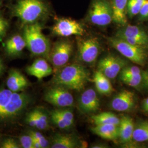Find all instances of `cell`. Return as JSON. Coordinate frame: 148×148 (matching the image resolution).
<instances>
[{
  "label": "cell",
  "mask_w": 148,
  "mask_h": 148,
  "mask_svg": "<svg viewBox=\"0 0 148 148\" xmlns=\"http://www.w3.org/2000/svg\"><path fill=\"white\" fill-rule=\"evenodd\" d=\"M51 13V8L45 0H18L11 8L12 16L17 17L23 26L40 23Z\"/></svg>",
  "instance_id": "1"
},
{
  "label": "cell",
  "mask_w": 148,
  "mask_h": 148,
  "mask_svg": "<svg viewBox=\"0 0 148 148\" xmlns=\"http://www.w3.org/2000/svg\"><path fill=\"white\" fill-rule=\"evenodd\" d=\"M89 81V71L79 64L65 65L56 73L52 79L54 85L77 91L84 90Z\"/></svg>",
  "instance_id": "2"
},
{
  "label": "cell",
  "mask_w": 148,
  "mask_h": 148,
  "mask_svg": "<svg viewBox=\"0 0 148 148\" xmlns=\"http://www.w3.org/2000/svg\"><path fill=\"white\" fill-rule=\"evenodd\" d=\"M23 36L27 47L34 56L49 59L51 46L49 40L42 32L41 23H36L24 26Z\"/></svg>",
  "instance_id": "3"
},
{
  "label": "cell",
  "mask_w": 148,
  "mask_h": 148,
  "mask_svg": "<svg viewBox=\"0 0 148 148\" xmlns=\"http://www.w3.org/2000/svg\"><path fill=\"white\" fill-rule=\"evenodd\" d=\"M108 41L112 47L133 63L143 66L148 62V47L133 45L115 36L108 37Z\"/></svg>",
  "instance_id": "4"
},
{
  "label": "cell",
  "mask_w": 148,
  "mask_h": 148,
  "mask_svg": "<svg viewBox=\"0 0 148 148\" xmlns=\"http://www.w3.org/2000/svg\"><path fill=\"white\" fill-rule=\"evenodd\" d=\"M86 19L98 27H106L112 22V11L110 0H92Z\"/></svg>",
  "instance_id": "5"
},
{
  "label": "cell",
  "mask_w": 148,
  "mask_h": 148,
  "mask_svg": "<svg viewBox=\"0 0 148 148\" xmlns=\"http://www.w3.org/2000/svg\"><path fill=\"white\" fill-rule=\"evenodd\" d=\"M32 101L30 95L25 92H14L11 100L0 111V122L14 119L24 111Z\"/></svg>",
  "instance_id": "6"
},
{
  "label": "cell",
  "mask_w": 148,
  "mask_h": 148,
  "mask_svg": "<svg viewBox=\"0 0 148 148\" xmlns=\"http://www.w3.org/2000/svg\"><path fill=\"white\" fill-rule=\"evenodd\" d=\"M73 43L68 39H61L54 43L48 60L52 64L55 73L68 63L73 52Z\"/></svg>",
  "instance_id": "7"
},
{
  "label": "cell",
  "mask_w": 148,
  "mask_h": 148,
  "mask_svg": "<svg viewBox=\"0 0 148 148\" xmlns=\"http://www.w3.org/2000/svg\"><path fill=\"white\" fill-rule=\"evenodd\" d=\"M101 50V43L97 37L77 38V55L81 62L87 64L95 63Z\"/></svg>",
  "instance_id": "8"
},
{
  "label": "cell",
  "mask_w": 148,
  "mask_h": 148,
  "mask_svg": "<svg viewBox=\"0 0 148 148\" xmlns=\"http://www.w3.org/2000/svg\"><path fill=\"white\" fill-rule=\"evenodd\" d=\"M52 34L62 37L76 35L82 36L85 34L83 25L77 21L68 18H56L55 23L51 28Z\"/></svg>",
  "instance_id": "9"
},
{
  "label": "cell",
  "mask_w": 148,
  "mask_h": 148,
  "mask_svg": "<svg viewBox=\"0 0 148 148\" xmlns=\"http://www.w3.org/2000/svg\"><path fill=\"white\" fill-rule=\"evenodd\" d=\"M115 36L133 45L148 48V32L140 26L127 24L120 27Z\"/></svg>",
  "instance_id": "10"
},
{
  "label": "cell",
  "mask_w": 148,
  "mask_h": 148,
  "mask_svg": "<svg viewBox=\"0 0 148 148\" xmlns=\"http://www.w3.org/2000/svg\"><path fill=\"white\" fill-rule=\"evenodd\" d=\"M44 100L59 108H69L74 105V97L69 89L58 85H54L47 90Z\"/></svg>",
  "instance_id": "11"
},
{
  "label": "cell",
  "mask_w": 148,
  "mask_h": 148,
  "mask_svg": "<svg viewBox=\"0 0 148 148\" xmlns=\"http://www.w3.org/2000/svg\"><path fill=\"white\" fill-rule=\"evenodd\" d=\"M127 65V61L125 59L113 54H109L99 60L98 70L109 79H114Z\"/></svg>",
  "instance_id": "12"
},
{
  "label": "cell",
  "mask_w": 148,
  "mask_h": 148,
  "mask_svg": "<svg viewBox=\"0 0 148 148\" xmlns=\"http://www.w3.org/2000/svg\"><path fill=\"white\" fill-rule=\"evenodd\" d=\"M136 98L134 93L128 90H123L112 99L110 107L119 112H128L134 108Z\"/></svg>",
  "instance_id": "13"
},
{
  "label": "cell",
  "mask_w": 148,
  "mask_h": 148,
  "mask_svg": "<svg viewBox=\"0 0 148 148\" xmlns=\"http://www.w3.org/2000/svg\"><path fill=\"white\" fill-rule=\"evenodd\" d=\"M79 110L82 113L90 114L99 110L100 101L95 90L88 88L81 94L78 101Z\"/></svg>",
  "instance_id": "14"
},
{
  "label": "cell",
  "mask_w": 148,
  "mask_h": 148,
  "mask_svg": "<svg viewBox=\"0 0 148 148\" xmlns=\"http://www.w3.org/2000/svg\"><path fill=\"white\" fill-rule=\"evenodd\" d=\"M26 71L29 75L41 80L53 74V70L46 59L40 57L36 59L32 65L28 66Z\"/></svg>",
  "instance_id": "15"
},
{
  "label": "cell",
  "mask_w": 148,
  "mask_h": 148,
  "mask_svg": "<svg viewBox=\"0 0 148 148\" xmlns=\"http://www.w3.org/2000/svg\"><path fill=\"white\" fill-rule=\"evenodd\" d=\"M6 85L7 88L13 92H20L25 89L29 85L27 78L24 75L16 69H12L7 79Z\"/></svg>",
  "instance_id": "16"
},
{
  "label": "cell",
  "mask_w": 148,
  "mask_h": 148,
  "mask_svg": "<svg viewBox=\"0 0 148 148\" xmlns=\"http://www.w3.org/2000/svg\"><path fill=\"white\" fill-rule=\"evenodd\" d=\"M112 11V22L122 27L126 25L127 3L128 0H110Z\"/></svg>",
  "instance_id": "17"
},
{
  "label": "cell",
  "mask_w": 148,
  "mask_h": 148,
  "mask_svg": "<svg viewBox=\"0 0 148 148\" xmlns=\"http://www.w3.org/2000/svg\"><path fill=\"white\" fill-rule=\"evenodd\" d=\"M27 44L23 35L16 34L8 39L5 44L6 54L12 57L21 55Z\"/></svg>",
  "instance_id": "18"
},
{
  "label": "cell",
  "mask_w": 148,
  "mask_h": 148,
  "mask_svg": "<svg viewBox=\"0 0 148 148\" xmlns=\"http://www.w3.org/2000/svg\"><path fill=\"white\" fill-rule=\"evenodd\" d=\"M92 132L101 138L111 140H115L119 137V126L112 124L95 125L92 127Z\"/></svg>",
  "instance_id": "19"
},
{
  "label": "cell",
  "mask_w": 148,
  "mask_h": 148,
  "mask_svg": "<svg viewBox=\"0 0 148 148\" xmlns=\"http://www.w3.org/2000/svg\"><path fill=\"white\" fill-rule=\"evenodd\" d=\"M134 125L132 119L128 116H123L119 125V137L121 142L128 143L133 139Z\"/></svg>",
  "instance_id": "20"
},
{
  "label": "cell",
  "mask_w": 148,
  "mask_h": 148,
  "mask_svg": "<svg viewBox=\"0 0 148 148\" xmlns=\"http://www.w3.org/2000/svg\"><path fill=\"white\" fill-rule=\"evenodd\" d=\"M52 148H75L79 147L78 139L73 134H56L50 145Z\"/></svg>",
  "instance_id": "21"
},
{
  "label": "cell",
  "mask_w": 148,
  "mask_h": 148,
  "mask_svg": "<svg viewBox=\"0 0 148 148\" xmlns=\"http://www.w3.org/2000/svg\"><path fill=\"white\" fill-rule=\"evenodd\" d=\"M93 81L96 90L101 95H109L114 91L110 79L99 70L94 75Z\"/></svg>",
  "instance_id": "22"
},
{
  "label": "cell",
  "mask_w": 148,
  "mask_h": 148,
  "mask_svg": "<svg viewBox=\"0 0 148 148\" xmlns=\"http://www.w3.org/2000/svg\"><path fill=\"white\" fill-rule=\"evenodd\" d=\"M91 120L95 125L112 124L119 126L120 123V119L111 112H104L93 115L91 117Z\"/></svg>",
  "instance_id": "23"
},
{
  "label": "cell",
  "mask_w": 148,
  "mask_h": 148,
  "mask_svg": "<svg viewBox=\"0 0 148 148\" xmlns=\"http://www.w3.org/2000/svg\"><path fill=\"white\" fill-rule=\"evenodd\" d=\"M133 139L139 143L148 142V121L142 122L134 127Z\"/></svg>",
  "instance_id": "24"
},
{
  "label": "cell",
  "mask_w": 148,
  "mask_h": 148,
  "mask_svg": "<svg viewBox=\"0 0 148 148\" xmlns=\"http://www.w3.org/2000/svg\"><path fill=\"white\" fill-rule=\"evenodd\" d=\"M146 1L147 0H128L127 7L128 18L132 19L137 16Z\"/></svg>",
  "instance_id": "25"
},
{
  "label": "cell",
  "mask_w": 148,
  "mask_h": 148,
  "mask_svg": "<svg viewBox=\"0 0 148 148\" xmlns=\"http://www.w3.org/2000/svg\"><path fill=\"white\" fill-rule=\"evenodd\" d=\"M53 111L60 117V119L66 125L68 129L73 125L74 121V114L70 109H67L66 108H59L53 110Z\"/></svg>",
  "instance_id": "26"
},
{
  "label": "cell",
  "mask_w": 148,
  "mask_h": 148,
  "mask_svg": "<svg viewBox=\"0 0 148 148\" xmlns=\"http://www.w3.org/2000/svg\"><path fill=\"white\" fill-rule=\"evenodd\" d=\"M36 116L37 117V130H46L49 127L48 117L45 112L41 109L37 108L34 109Z\"/></svg>",
  "instance_id": "27"
},
{
  "label": "cell",
  "mask_w": 148,
  "mask_h": 148,
  "mask_svg": "<svg viewBox=\"0 0 148 148\" xmlns=\"http://www.w3.org/2000/svg\"><path fill=\"white\" fill-rule=\"evenodd\" d=\"M142 70L137 66H126L120 73V79L126 78L142 74Z\"/></svg>",
  "instance_id": "28"
},
{
  "label": "cell",
  "mask_w": 148,
  "mask_h": 148,
  "mask_svg": "<svg viewBox=\"0 0 148 148\" xmlns=\"http://www.w3.org/2000/svg\"><path fill=\"white\" fill-rule=\"evenodd\" d=\"M142 73L137 75L128 77L122 78L121 79V80L126 85L130 86L132 87H137L138 86L142 84V78H143Z\"/></svg>",
  "instance_id": "29"
},
{
  "label": "cell",
  "mask_w": 148,
  "mask_h": 148,
  "mask_svg": "<svg viewBox=\"0 0 148 148\" xmlns=\"http://www.w3.org/2000/svg\"><path fill=\"white\" fill-rule=\"evenodd\" d=\"M27 133L29 134L34 139L37 140L40 144L41 148H48L50 146L48 140L41 133L34 130H29Z\"/></svg>",
  "instance_id": "30"
},
{
  "label": "cell",
  "mask_w": 148,
  "mask_h": 148,
  "mask_svg": "<svg viewBox=\"0 0 148 148\" xmlns=\"http://www.w3.org/2000/svg\"><path fill=\"white\" fill-rule=\"evenodd\" d=\"M13 93V92L11 91L8 88L0 90V111L11 100Z\"/></svg>",
  "instance_id": "31"
},
{
  "label": "cell",
  "mask_w": 148,
  "mask_h": 148,
  "mask_svg": "<svg viewBox=\"0 0 148 148\" xmlns=\"http://www.w3.org/2000/svg\"><path fill=\"white\" fill-rule=\"evenodd\" d=\"M19 143L21 148H34V139L27 133V134L21 136L19 138Z\"/></svg>",
  "instance_id": "32"
},
{
  "label": "cell",
  "mask_w": 148,
  "mask_h": 148,
  "mask_svg": "<svg viewBox=\"0 0 148 148\" xmlns=\"http://www.w3.org/2000/svg\"><path fill=\"white\" fill-rule=\"evenodd\" d=\"M1 148H21L19 143H18L13 138H6L4 139L0 145Z\"/></svg>",
  "instance_id": "33"
},
{
  "label": "cell",
  "mask_w": 148,
  "mask_h": 148,
  "mask_svg": "<svg viewBox=\"0 0 148 148\" xmlns=\"http://www.w3.org/2000/svg\"><path fill=\"white\" fill-rule=\"evenodd\" d=\"M9 27V23L0 12V39L5 37Z\"/></svg>",
  "instance_id": "34"
},
{
  "label": "cell",
  "mask_w": 148,
  "mask_h": 148,
  "mask_svg": "<svg viewBox=\"0 0 148 148\" xmlns=\"http://www.w3.org/2000/svg\"><path fill=\"white\" fill-rule=\"evenodd\" d=\"M138 21L140 22L148 21V0L143 5V7L138 14Z\"/></svg>",
  "instance_id": "35"
},
{
  "label": "cell",
  "mask_w": 148,
  "mask_h": 148,
  "mask_svg": "<svg viewBox=\"0 0 148 148\" xmlns=\"http://www.w3.org/2000/svg\"><path fill=\"white\" fill-rule=\"evenodd\" d=\"M25 121L27 124L32 128H37V120L34 110L27 114Z\"/></svg>",
  "instance_id": "36"
},
{
  "label": "cell",
  "mask_w": 148,
  "mask_h": 148,
  "mask_svg": "<svg viewBox=\"0 0 148 148\" xmlns=\"http://www.w3.org/2000/svg\"><path fill=\"white\" fill-rule=\"evenodd\" d=\"M142 75L143 78L142 85L145 90H148V69L145 71H143Z\"/></svg>",
  "instance_id": "37"
},
{
  "label": "cell",
  "mask_w": 148,
  "mask_h": 148,
  "mask_svg": "<svg viewBox=\"0 0 148 148\" xmlns=\"http://www.w3.org/2000/svg\"><path fill=\"white\" fill-rule=\"evenodd\" d=\"M142 109L144 112L148 114V97L143 101L142 103Z\"/></svg>",
  "instance_id": "38"
},
{
  "label": "cell",
  "mask_w": 148,
  "mask_h": 148,
  "mask_svg": "<svg viewBox=\"0 0 148 148\" xmlns=\"http://www.w3.org/2000/svg\"><path fill=\"white\" fill-rule=\"evenodd\" d=\"M4 69V66H3V62H2V60L0 57V76L1 75L2 73L3 72V70Z\"/></svg>",
  "instance_id": "39"
},
{
  "label": "cell",
  "mask_w": 148,
  "mask_h": 148,
  "mask_svg": "<svg viewBox=\"0 0 148 148\" xmlns=\"http://www.w3.org/2000/svg\"><path fill=\"white\" fill-rule=\"evenodd\" d=\"M1 0H0V5H1Z\"/></svg>",
  "instance_id": "40"
}]
</instances>
